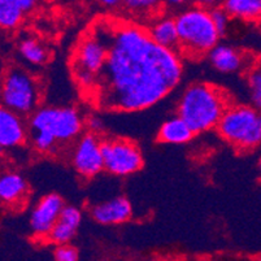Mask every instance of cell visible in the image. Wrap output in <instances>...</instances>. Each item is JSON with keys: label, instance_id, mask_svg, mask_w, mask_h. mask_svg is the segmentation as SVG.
<instances>
[{"label": "cell", "instance_id": "obj_19", "mask_svg": "<svg viewBox=\"0 0 261 261\" xmlns=\"http://www.w3.org/2000/svg\"><path fill=\"white\" fill-rule=\"evenodd\" d=\"M22 8L17 0H0V25L3 29H15L23 17Z\"/></svg>", "mask_w": 261, "mask_h": 261}, {"label": "cell", "instance_id": "obj_16", "mask_svg": "<svg viewBox=\"0 0 261 261\" xmlns=\"http://www.w3.org/2000/svg\"><path fill=\"white\" fill-rule=\"evenodd\" d=\"M195 133L190 127L189 123L178 116V117L170 118L161 125L158 139L163 143L184 144L191 141Z\"/></svg>", "mask_w": 261, "mask_h": 261}, {"label": "cell", "instance_id": "obj_18", "mask_svg": "<svg viewBox=\"0 0 261 261\" xmlns=\"http://www.w3.org/2000/svg\"><path fill=\"white\" fill-rule=\"evenodd\" d=\"M222 7L231 18L250 22L261 21V0H225Z\"/></svg>", "mask_w": 261, "mask_h": 261}, {"label": "cell", "instance_id": "obj_4", "mask_svg": "<svg viewBox=\"0 0 261 261\" xmlns=\"http://www.w3.org/2000/svg\"><path fill=\"white\" fill-rule=\"evenodd\" d=\"M217 130L237 149L256 148L261 144V111L255 107L230 106L218 122Z\"/></svg>", "mask_w": 261, "mask_h": 261}, {"label": "cell", "instance_id": "obj_8", "mask_svg": "<svg viewBox=\"0 0 261 261\" xmlns=\"http://www.w3.org/2000/svg\"><path fill=\"white\" fill-rule=\"evenodd\" d=\"M106 58L107 46L98 33L82 39L73 61V72L82 86L92 87Z\"/></svg>", "mask_w": 261, "mask_h": 261}, {"label": "cell", "instance_id": "obj_1", "mask_svg": "<svg viewBox=\"0 0 261 261\" xmlns=\"http://www.w3.org/2000/svg\"><path fill=\"white\" fill-rule=\"evenodd\" d=\"M98 33L107 58L91 90L104 111L135 112L164 99L179 84L177 52L153 42L148 30L133 23L101 25Z\"/></svg>", "mask_w": 261, "mask_h": 261}, {"label": "cell", "instance_id": "obj_22", "mask_svg": "<svg viewBox=\"0 0 261 261\" xmlns=\"http://www.w3.org/2000/svg\"><path fill=\"white\" fill-rule=\"evenodd\" d=\"M163 0H123L125 8L134 15H149L160 8Z\"/></svg>", "mask_w": 261, "mask_h": 261}, {"label": "cell", "instance_id": "obj_20", "mask_svg": "<svg viewBox=\"0 0 261 261\" xmlns=\"http://www.w3.org/2000/svg\"><path fill=\"white\" fill-rule=\"evenodd\" d=\"M18 48H20V54L23 58L33 64H44L48 60L47 49L35 39L28 38V39L22 40Z\"/></svg>", "mask_w": 261, "mask_h": 261}, {"label": "cell", "instance_id": "obj_3", "mask_svg": "<svg viewBox=\"0 0 261 261\" xmlns=\"http://www.w3.org/2000/svg\"><path fill=\"white\" fill-rule=\"evenodd\" d=\"M179 35V51L195 59L210 54L217 46L221 34L211 16V9L196 6L186 9L175 18Z\"/></svg>", "mask_w": 261, "mask_h": 261}, {"label": "cell", "instance_id": "obj_29", "mask_svg": "<svg viewBox=\"0 0 261 261\" xmlns=\"http://www.w3.org/2000/svg\"><path fill=\"white\" fill-rule=\"evenodd\" d=\"M192 2V0H165V3L172 4V6H182V4H187Z\"/></svg>", "mask_w": 261, "mask_h": 261}, {"label": "cell", "instance_id": "obj_24", "mask_svg": "<svg viewBox=\"0 0 261 261\" xmlns=\"http://www.w3.org/2000/svg\"><path fill=\"white\" fill-rule=\"evenodd\" d=\"M55 260L58 261H77L78 260V251L70 244L64 243L58 244L56 250L54 252Z\"/></svg>", "mask_w": 261, "mask_h": 261}, {"label": "cell", "instance_id": "obj_17", "mask_svg": "<svg viewBox=\"0 0 261 261\" xmlns=\"http://www.w3.org/2000/svg\"><path fill=\"white\" fill-rule=\"evenodd\" d=\"M147 30H148L153 42L158 43L159 46L167 47L173 51L179 49V35H178L175 18H160Z\"/></svg>", "mask_w": 261, "mask_h": 261}, {"label": "cell", "instance_id": "obj_10", "mask_svg": "<svg viewBox=\"0 0 261 261\" xmlns=\"http://www.w3.org/2000/svg\"><path fill=\"white\" fill-rule=\"evenodd\" d=\"M64 201L58 194H49L38 203L30 217V226L37 237H47L58 222Z\"/></svg>", "mask_w": 261, "mask_h": 261}, {"label": "cell", "instance_id": "obj_28", "mask_svg": "<svg viewBox=\"0 0 261 261\" xmlns=\"http://www.w3.org/2000/svg\"><path fill=\"white\" fill-rule=\"evenodd\" d=\"M90 127H91V132L95 133V132H100V130L98 129H101V123L99 122L98 118H91V121H90Z\"/></svg>", "mask_w": 261, "mask_h": 261}, {"label": "cell", "instance_id": "obj_5", "mask_svg": "<svg viewBox=\"0 0 261 261\" xmlns=\"http://www.w3.org/2000/svg\"><path fill=\"white\" fill-rule=\"evenodd\" d=\"M2 98L6 108L18 115H29L39 104V85L28 72L11 66L4 74Z\"/></svg>", "mask_w": 261, "mask_h": 261}, {"label": "cell", "instance_id": "obj_12", "mask_svg": "<svg viewBox=\"0 0 261 261\" xmlns=\"http://www.w3.org/2000/svg\"><path fill=\"white\" fill-rule=\"evenodd\" d=\"M26 139L25 127L20 115L3 107L0 111V146L2 148H15Z\"/></svg>", "mask_w": 261, "mask_h": 261}, {"label": "cell", "instance_id": "obj_21", "mask_svg": "<svg viewBox=\"0 0 261 261\" xmlns=\"http://www.w3.org/2000/svg\"><path fill=\"white\" fill-rule=\"evenodd\" d=\"M248 90L252 106L261 111V60L256 61L247 74Z\"/></svg>", "mask_w": 261, "mask_h": 261}, {"label": "cell", "instance_id": "obj_11", "mask_svg": "<svg viewBox=\"0 0 261 261\" xmlns=\"http://www.w3.org/2000/svg\"><path fill=\"white\" fill-rule=\"evenodd\" d=\"M91 216L99 224L117 225L126 222L132 217V204L123 196L98 204L91 210Z\"/></svg>", "mask_w": 261, "mask_h": 261}, {"label": "cell", "instance_id": "obj_7", "mask_svg": "<svg viewBox=\"0 0 261 261\" xmlns=\"http://www.w3.org/2000/svg\"><path fill=\"white\" fill-rule=\"evenodd\" d=\"M104 159V169L115 175H129L143 167L139 147L129 139H104L100 141Z\"/></svg>", "mask_w": 261, "mask_h": 261}, {"label": "cell", "instance_id": "obj_9", "mask_svg": "<svg viewBox=\"0 0 261 261\" xmlns=\"http://www.w3.org/2000/svg\"><path fill=\"white\" fill-rule=\"evenodd\" d=\"M73 165L78 174L86 178L94 177L104 169L100 141L95 133H87L78 142L73 155Z\"/></svg>", "mask_w": 261, "mask_h": 261}, {"label": "cell", "instance_id": "obj_30", "mask_svg": "<svg viewBox=\"0 0 261 261\" xmlns=\"http://www.w3.org/2000/svg\"><path fill=\"white\" fill-rule=\"evenodd\" d=\"M258 172H260V175H261V159H260V163H258Z\"/></svg>", "mask_w": 261, "mask_h": 261}, {"label": "cell", "instance_id": "obj_15", "mask_svg": "<svg viewBox=\"0 0 261 261\" xmlns=\"http://www.w3.org/2000/svg\"><path fill=\"white\" fill-rule=\"evenodd\" d=\"M211 63L216 69L222 73L237 72L243 66L244 58L238 49L225 44H217L208 54Z\"/></svg>", "mask_w": 261, "mask_h": 261}, {"label": "cell", "instance_id": "obj_23", "mask_svg": "<svg viewBox=\"0 0 261 261\" xmlns=\"http://www.w3.org/2000/svg\"><path fill=\"white\" fill-rule=\"evenodd\" d=\"M211 16H212V20L215 26L217 28L218 33L221 35H224L227 30V26H229L230 21V15L226 12V9L224 7H212L211 9Z\"/></svg>", "mask_w": 261, "mask_h": 261}, {"label": "cell", "instance_id": "obj_6", "mask_svg": "<svg viewBox=\"0 0 261 261\" xmlns=\"http://www.w3.org/2000/svg\"><path fill=\"white\" fill-rule=\"evenodd\" d=\"M33 130H43L54 135L58 142L70 141L82 130V120L73 108H43L33 115Z\"/></svg>", "mask_w": 261, "mask_h": 261}, {"label": "cell", "instance_id": "obj_26", "mask_svg": "<svg viewBox=\"0 0 261 261\" xmlns=\"http://www.w3.org/2000/svg\"><path fill=\"white\" fill-rule=\"evenodd\" d=\"M200 2L201 4L205 7H217L220 6V4L222 6V3H224L225 0H200Z\"/></svg>", "mask_w": 261, "mask_h": 261}, {"label": "cell", "instance_id": "obj_13", "mask_svg": "<svg viewBox=\"0 0 261 261\" xmlns=\"http://www.w3.org/2000/svg\"><path fill=\"white\" fill-rule=\"evenodd\" d=\"M81 221H82V215L77 208L64 205L60 217L47 236V239L55 244L69 243L75 236Z\"/></svg>", "mask_w": 261, "mask_h": 261}, {"label": "cell", "instance_id": "obj_2", "mask_svg": "<svg viewBox=\"0 0 261 261\" xmlns=\"http://www.w3.org/2000/svg\"><path fill=\"white\" fill-rule=\"evenodd\" d=\"M229 107V98L224 90L210 84H195L182 95L178 116L198 134L217 127Z\"/></svg>", "mask_w": 261, "mask_h": 261}, {"label": "cell", "instance_id": "obj_25", "mask_svg": "<svg viewBox=\"0 0 261 261\" xmlns=\"http://www.w3.org/2000/svg\"><path fill=\"white\" fill-rule=\"evenodd\" d=\"M17 2L21 8H22V11L28 13V12H32L35 8L38 0H17Z\"/></svg>", "mask_w": 261, "mask_h": 261}, {"label": "cell", "instance_id": "obj_14", "mask_svg": "<svg viewBox=\"0 0 261 261\" xmlns=\"http://www.w3.org/2000/svg\"><path fill=\"white\" fill-rule=\"evenodd\" d=\"M28 184L18 173H4L0 178V199L4 204L18 205L25 203Z\"/></svg>", "mask_w": 261, "mask_h": 261}, {"label": "cell", "instance_id": "obj_27", "mask_svg": "<svg viewBox=\"0 0 261 261\" xmlns=\"http://www.w3.org/2000/svg\"><path fill=\"white\" fill-rule=\"evenodd\" d=\"M98 2L106 7H117L118 4L122 3L123 0H98Z\"/></svg>", "mask_w": 261, "mask_h": 261}]
</instances>
